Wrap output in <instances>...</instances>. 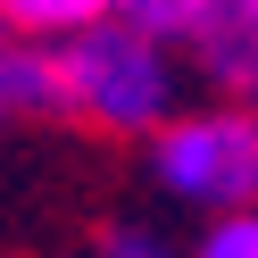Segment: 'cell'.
<instances>
[{"label":"cell","mask_w":258,"mask_h":258,"mask_svg":"<svg viewBox=\"0 0 258 258\" xmlns=\"http://www.w3.org/2000/svg\"><path fill=\"white\" fill-rule=\"evenodd\" d=\"M92 17H117V0H0L9 34H75Z\"/></svg>","instance_id":"5b68a950"},{"label":"cell","mask_w":258,"mask_h":258,"mask_svg":"<svg viewBox=\"0 0 258 258\" xmlns=\"http://www.w3.org/2000/svg\"><path fill=\"white\" fill-rule=\"evenodd\" d=\"M200 250H208V258H258V200H241V208H208Z\"/></svg>","instance_id":"8992f818"},{"label":"cell","mask_w":258,"mask_h":258,"mask_svg":"<svg viewBox=\"0 0 258 258\" xmlns=\"http://www.w3.org/2000/svg\"><path fill=\"white\" fill-rule=\"evenodd\" d=\"M117 17H125V25H142L150 42H167V50H175V42H183L191 0H117Z\"/></svg>","instance_id":"52a82bcc"},{"label":"cell","mask_w":258,"mask_h":258,"mask_svg":"<svg viewBox=\"0 0 258 258\" xmlns=\"http://www.w3.org/2000/svg\"><path fill=\"white\" fill-rule=\"evenodd\" d=\"M175 50H191V67L217 84V100L258 108V0H191Z\"/></svg>","instance_id":"3957f363"},{"label":"cell","mask_w":258,"mask_h":258,"mask_svg":"<svg viewBox=\"0 0 258 258\" xmlns=\"http://www.w3.org/2000/svg\"><path fill=\"white\" fill-rule=\"evenodd\" d=\"M0 108L67 117V75H58V42L50 34H17L9 50H0Z\"/></svg>","instance_id":"277c9868"},{"label":"cell","mask_w":258,"mask_h":258,"mask_svg":"<svg viewBox=\"0 0 258 258\" xmlns=\"http://www.w3.org/2000/svg\"><path fill=\"white\" fill-rule=\"evenodd\" d=\"M0 117H9V108H0Z\"/></svg>","instance_id":"9c48e42d"},{"label":"cell","mask_w":258,"mask_h":258,"mask_svg":"<svg viewBox=\"0 0 258 258\" xmlns=\"http://www.w3.org/2000/svg\"><path fill=\"white\" fill-rule=\"evenodd\" d=\"M108 250H117V258H158L167 241H158L150 225H117V233H108Z\"/></svg>","instance_id":"ba28073f"},{"label":"cell","mask_w":258,"mask_h":258,"mask_svg":"<svg viewBox=\"0 0 258 258\" xmlns=\"http://www.w3.org/2000/svg\"><path fill=\"white\" fill-rule=\"evenodd\" d=\"M150 167L183 208H241L258 200V108L217 100L191 117L150 125Z\"/></svg>","instance_id":"7a4b0ae2"},{"label":"cell","mask_w":258,"mask_h":258,"mask_svg":"<svg viewBox=\"0 0 258 258\" xmlns=\"http://www.w3.org/2000/svg\"><path fill=\"white\" fill-rule=\"evenodd\" d=\"M58 42V75H67V117L100 125V134H150L175 117V50L150 42L125 17H92Z\"/></svg>","instance_id":"6da1fadb"}]
</instances>
